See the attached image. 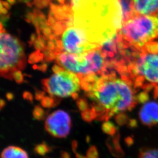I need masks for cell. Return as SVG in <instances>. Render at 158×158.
Masks as SVG:
<instances>
[{"instance_id":"24","label":"cell","mask_w":158,"mask_h":158,"mask_svg":"<svg viewBox=\"0 0 158 158\" xmlns=\"http://www.w3.org/2000/svg\"><path fill=\"white\" fill-rule=\"evenodd\" d=\"M154 98H158V85H156L154 92Z\"/></svg>"},{"instance_id":"4","label":"cell","mask_w":158,"mask_h":158,"mask_svg":"<svg viewBox=\"0 0 158 158\" xmlns=\"http://www.w3.org/2000/svg\"><path fill=\"white\" fill-rule=\"evenodd\" d=\"M123 40L139 50L158 37V17L136 15L123 23L119 32Z\"/></svg>"},{"instance_id":"25","label":"cell","mask_w":158,"mask_h":158,"mask_svg":"<svg viewBox=\"0 0 158 158\" xmlns=\"http://www.w3.org/2000/svg\"><path fill=\"white\" fill-rule=\"evenodd\" d=\"M9 2V3H11V4H13V3H15V0H8Z\"/></svg>"},{"instance_id":"18","label":"cell","mask_w":158,"mask_h":158,"mask_svg":"<svg viewBox=\"0 0 158 158\" xmlns=\"http://www.w3.org/2000/svg\"><path fill=\"white\" fill-rule=\"evenodd\" d=\"M104 131L110 134H113L115 133V126L112 122H106L104 123L102 126Z\"/></svg>"},{"instance_id":"23","label":"cell","mask_w":158,"mask_h":158,"mask_svg":"<svg viewBox=\"0 0 158 158\" xmlns=\"http://www.w3.org/2000/svg\"><path fill=\"white\" fill-rule=\"evenodd\" d=\"M129 125L131 127H135L137 125V122L136 120L131 119L129 121Z\"/></svg>"},{"instance_id":"5","label":"cell","mask_w":158,"mask_h":158,"mask_svg":"<svg viewBox=\"0 0 158 158\" xmlns=\"http://www.w3.org/2000/svg\"><path fill=\"white\" fill-rule=\"evenodd\" d=\"M0 48V70L2 76L12 79L15 72L25 67L24 46L20 41L1 29Z\"/></svg>"},{"instance_id":"21","label":"cell","mask_w":158,"mask_h":158,"mask_svg":"<svg viewBox=\"0 0 158 158\" xmlns=\"http://www.w3.org/2000/svg\"><path fill=\"white\" fill-rule=\"evenodd\" d=\"M13 78L15 79L17 82H21L23 80L22 75L21 74V72H15L13 76Z\"/></svg>"},{"instance_id":"1","label":"cell","mask_w":158,"mask_h":158,"mask_svg":"<svg viewBox=\"0 0 158 158\" xmlns=\"http://www.w3.org/2000/svg\"><path fill=\"white\" fill-rule=\"evenodd\" d=\"M70 7L73 24L82 29L90 42L98 47L122 29L119 0H71Z\"/></svg>"},{"instance_id":"20","label":"cell","mask_w":158,"mask_h":158,"mask_svg":"<svg viewBox=\"0 0 158 158\" xmlns=\"http://www.w3.org/2000/svg\"><path fill=\"white\" fill-rule=\"evenodd\" d=\"M44 112L40 108L37 107L35 108L33 115L36 119H40L43 116Z\"/></svg>"},{"instance_id":"9","label":"cell","mask_w":158,"mask_h":158,"mask_svg":"<svg viewBox=\"0 0 158 158\" xmlns=\"http://www.w3.org/2000/svg\"><path fill=\"white\" fill-rule=\"evenodd\" d=\"M135 69L137 75L144 76L152 83L158 84V55H148L143 50L135 63Z\"/></svg>"},{"instance_id":"22","label":"cell","mask_w":158,"mask_h":158,"mask_svg":"<svg viewBox=\"0 0 158 158\" xmlns=\"http://www.w3.org/2000/svg\"><path fill=\"white\" fill-rule=\"evenodd\" d=\"M78 106L81 111H84L87 109V104L84 100H81L78 102Z\"/></svg>"},{"instance_id":"3","label":"cell","mask_w":158,"mask_h":158,"mask_svg":"<svg viewBox=\"0 0 158 158\" xmlns=\"http://www.w3.org/2000/svg\"><path fill=\"white\" fill-rule=\"evenodd\" d=\"M56 60L63 68L72 72L82 79L86 77L96 75L106 71V55L101 48H97L81 55L66 52L56 53Z\"/></svg>"},{"instance_id":"11","label":"cell","mask_w":158,"mask_h":158,"mask_svg":"<svg viewBox=\"0 0 158 158\" xmlns=\"http://www.w3.org/2000/svg\"><path fill=\"white\" fill-rule=\"evenodd\" d=\"M1 158H29V156L27 152L22 148L9 146L3 150Z\"/></svg>"},{"instance_id":"12","label":"cell","mask_w":158,"mask_h":158,"mask_svg":"<svg viewBox=\"0 0 158 158\" xmlns=\"http://www.w3.org/2000/svg\"><path fill=\"white\" fill-rule=\"evenodd\" d=\"M123 11V25L137 15L133 7V0H119Z\"/></svg>"},{"instance_id":"6","label":"cell","mask_w":158,"mask_h":158,"mask_svg":"<svg viewBox=\"0 0 158 158\" xmlns=\"http://www.w3.org/2000/svg\"><path fill=\"white\" fill-rule=\"evenodd\" d=\"M56 49L58 52H66L81 55L89 51L101 48L94 45L89 41L88 35L82 29L75 26L73 22H67L66 27L58 35Z\"/></svg>"},{"instance_id":"10","label":"cell","mask_w":158,"mask_h":158,"mask_svg":"<svg viewBox=\"0 0 158 158\" xmlns=\"http://www.w3.org/2000/svg\"><path fill=\"white\" fill-rule=\"evenodd\" d=\"M133 4L137 15L158 17V0H133Z\"/></svg>"},{"instance_id":"17","label":"cell","mask_w":158,"mask_h":158,"mask_svg":"<svg viewBox=\"0 0 158 158\" xmlns=\"http://www.w3.org/2000/svg\"><path fill=\"white\" fill-rule=\"evenodd\" d=\"M136 101L140 104H144L149 100V95L147 91L141 92L136 97Z\"/></svg>"},{"instance_id":"19","label":"cell","mask_w":158,"mask_h":158,"mask_svg":"<svg viewBox=\"0 0 158 158\" xmlns=\"http://www.w3.org/2000/svg\"><path fill=\"white\" fill-rule=\"evenodd\" d=\"M117 122L120 125L127 124L128 120V116L125 113L120 112L116 118Z\"/></svg>"},{"instance_id":"15","label":"cell","mask_w":158,"mask_h":158,"mask_svg":"<svg viewBox=\"0 0 158 158\" xmlns=\"http://www.w3.org/2000/svg\"><path fill=\"white\" fill-rule=\"evenodd\" d=\"M139 158H158V148H146L140 151Z\"/></svg>"},{"instance_id":"7","label":"cell","mask_w":158,"mask_h":158,"mask_svg":"<svg viewBox=\"0 0 158 158\" xmlns=\"http://www.w3.org/2000/svg\"><path fill=\"white\" fill-rule=\"evenodd\" d=\"M53 69L54 73L43 81L45 90L52 96L74 98L81 86L79 77L56 65L54 66Z\"/></svg>"},{"instance_id":"16","label":"cell","mask_w":158,"mask_h":158,"mask_svg":"<svg viewBox=\"0 0 158 158\" xmlns=\"http://www.w3.org/2000/svg\"><path fill=\"white\" fill-rule=\"evenodd\" d=\"M143 49L145 51L156 54L158 53V42H148L143 46Z\"/></svg>"},{"instance_id":"2","label":"cell","mask_w":158,"mask_h":158,"mask_svg":"<svg viewBox=\"0 0 158 158\" xmlns=\"http://www.w3.org/2000/svg\"><path fill=\"white\" fill-rule=\"evenodd\" d=\"M81 84L94 101L96 116L108 119L116 113L131 111L137 104L130 84L126 81L116 79L114 74L97 77L92 82Z\"/></svg>"},{"instance_id":"14","label":"cell","mask_w":158,"mask_h":158,"mask_svg":"<svg viewBox=\"0 0 158 158\" xmlns=\"http://www.w3.org/2000/svg\"><path fill=\"white\" fill-rule=\"evenodd\" d=\"M139 119L140 120L141 122L144 125L147 126L149 127L155 125L154 122L152 119V118L148 116V113H146V112L142 108L139 111Z\"/></svg>"},{"instance_id":"13","label":"cell","mask_w":158,"mask_h":158,"mask_svg":"<svg viewBox=\"0 0 158 158\" xmlns=\"http://www.w3.org/2000/svg\"><path fill=\"white\" fill-rule=\"evenodd\" d=\"M142 108L150 116L155 125L158 124V103L157 102L148 101L145 103Z\"/></svg>"},{"instance_id":"8","label":"cell","mask_w":158,"mask_h":158,"mask_svg":"<svg viewBox=\"0 0 158 158\" xmlns=\"http://www.w3.org/2000/svg\"><path fill=\"white\" fill-rule=\"evenodd\" d=\"M45 128L50 135L57 138L67 137L71 128L70 116L63 110H57L47 118Z\"/></svg>"}]
</instances>
